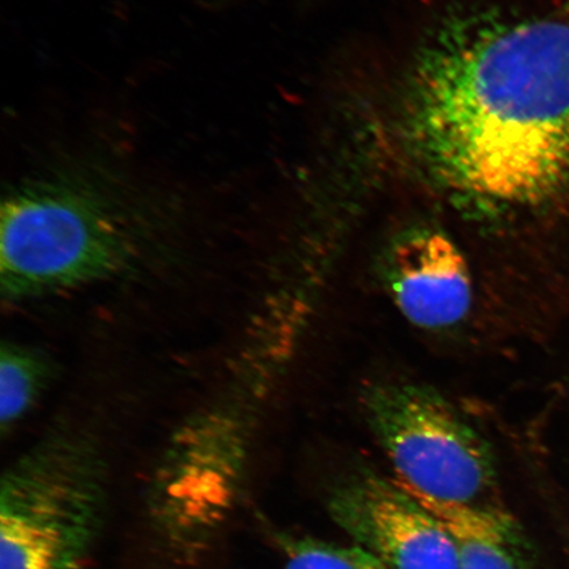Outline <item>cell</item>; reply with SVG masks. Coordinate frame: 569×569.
<instances>
[{
	"instance_id": "cell-8",
	"label": "cell",
	"mask_w": 569,
	"mask_h": 569,
	"mask_svg": "<svg viewBox=\"0 0 569 569\" xmlns=\"http://www.w3.org/2000/svg\"><path fill=\"white\" fill-rule=\"evenodd\" d=\"M53 362L39 350L7 341L0 350V426L9 432L27 416L52 380Z\"/></svg>"
},
{
	"instance_id": "cell-3",
	"label": "cell",
	"mask_w": 569,
	"mask_h": 569,
	"mask_svg": "<svg viewBox=\"0 0 569 569\" xmlns=\"http://www.w3.org/2000/svg\"><path fill=\"white\" fill-rule=\"evenodd\" d=\"M104 468L81 432L21 453L0 482V569H83L102 531Z\"/></svg>"
},
{
	"instance_id": "cell-9",
	"label": "cell",
	"mask_w": 569,
	"mask_h": 569,
	"mask_svg": "<svg viewBox=\"0 0 569 569\" xmlns=\"http://www.w3.org/2000/svg\"><path fill=\"white\" fill-rule=\"evenodd\" d=\"M282 569H388L359 545H340L293 533H279Z\"/></svg>"
},
{
	"instance_id": "cell-1",
	"label": "cell",
	"mask_w": 569,
	"mask_h": 569,
	"mask_svg": "<svg viewBox=\"0 0 569 569\" xmlns=\"http://www.w3.org/2000/svg\"><path fill=\"white\" fill-rule=\"evenodd\" d=\"M412 153L440 188L507 208L569 174V24L471 23L419 60L405 109Z\"/></svg>"
},
{
	"instance_id": "cell-2",
	"label": "cell",
	"mask_w": 569,
	"mask_h": 569,
	"mask_svg": "<svg viewBox=\"0 0 569 569\" xmlns=\"http://www.w3.org/2000/svg\"><path fill=\"white\" fill-rule=\"evenodd\" d=\"M120 178L61 166L13 187L0 217V289L21 302L110 279L138 258L147 220Z\"/></svg>"
},
{
	"instance_id": "cell-7",
	"label": "cell",
	"mask_w": 569,
	"mask_h": 569,
	"mask_svg": "<svg viewBox=\"0 0 569 569\" xmlns=\"http://www.w3.org/2000/svg\"><path fill=\"white\" fill-rule=\"evenodd\" d=\"M408 493L450 532L458 569H540L536 550L508 508H472Z\"/></svg>"
},
{
	"instance_id": "cell-5",
	"label": "cell",
	"mask_w": 569,
	"mask_h": 569,
	"mask_svg": "<svg viewBox=\"0 0 569 569\" xmlns=\"http://www.w3.org/2000/svg\"><path fill=\"white\" fill-rule=\"evenodd\" d=\"M327 510L388 569H458L450 532L393 478L351 475L331 490Z\"/></svg>"
},
{
	"instance_id": "cell-6",
	"label": "cell",
	"mask_w": 569,
	"mask_h": 569,
	"mask_svg": "<svg viewBox=\"0 0 569 569\" xmlns=\"http://www.w3.org/2000/svg\"><path fill=\"white\" fill-rule=\"evenodd\" d=\"M381 277L395 308L417 329L451 331L471 316V267L442 231L419 227L401 233L383 253Z\"/></svg>"
},
{
	"instance_id": "cell-4",
	"label": "cell",
	"mask_w": 569,
	"mask_h": 569,
	"mask_svg": "<svg viewBox=\"0 0 569 569\" xmlns=\"http://www.w3.org/2000/svg\"><path fill=\"white\" fill-rule=\"evenodd\" d=\"M361 410L408 492L481 509L507 508L492 448L438 390L415 381L369 383Z\"/></svg>"
}]
</instances>
